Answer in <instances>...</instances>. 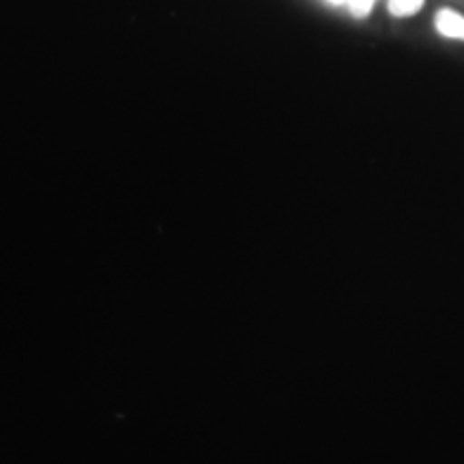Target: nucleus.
<instances>
[{
	"instance_id": "nucleus-1",
	"label": "nucleus",
	"mask_w": 464,
	"mask_h": 464,
	"mask_svg": "<svg viewBox=\"0 0 464 464\" xmlns=\"http://www.w3.org/2000/svg\"><path fill=\"white\" fill-rule=\"evenodd\" d=\"M434 26H437L439 34L448 39H458L464 42V17L456 14L454 9H440L434 15Z\"/></svg>"
},
{
	"instance_id": "nucleus-2",
	"label": "nucleus",
	"mask_w": 464,
	"mask_h": 464,
	"mask_svg": "<svg viewBox=\"0 0 464 464\" xmlns=\"http://www.w3.org/2000/svg\"><path fill=\"white\" fill-rule=\"evenodd\" d=\"M423 7V0H390L387 9L393 17H411L420 14Z\"/></svg>"
},
{
	"instance_id": "nucleus-3",
	"label": "nucleus",
	"mask_w": 464,
	"mask_h": 464,
	"mask_svg": "<svg viewBox=\"0 0 464 464\" xmlns=\"http://www.w3.org/2000/svg\"><path fill=\"white\" fill-rule=\"evenodd\" d=\"M348 9H351V14L355 17H365L372 11L374 7V0H346Z\"/></svg>"
},
{
	"instance_id": "nucleus-4",
	"label": "nucleus",
	"mask_w": 464,
	"mask_h": 464,
	"mask_svg": "<svg viewBox=\"0 0 464 464\" xmlns=\"http://www.w3.org/2000/svg\"><path fill=\"white\" fill-rule=\"evenodd\" d=\"M327 3H332V5H346V0H327Z\"/></svg>"
}]
</instances>
